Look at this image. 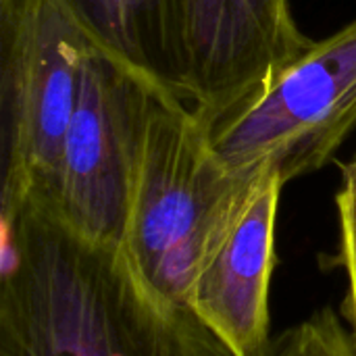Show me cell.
I'll return each mask as SVG.
<instances>
[{
	"label": "cell",
	"instance_id": "1",
	"mask_svg": "<svg viewBox=\"0 0 356 356\" xmlns=\"http://www.w3.org/2000/svg\"><path fill=\"white\" fill-rule=\"evenodd\" d=\"M2 198L0 356H236L163 302L117 246L92 242L27 198Z\"/></svg>",
	"mask_w": 356,
	"mask_h": 356
},
{
	"label": "cell",
	"instance_id": "10",
	"mask_svg": "<svg viewBox=\"0 0 356 356\" xmlns=\"http://www.w3.org/2000/svg\"><path fill=\"white\" fill-rule=\"evenodd\" d=\"M340 217V252L338 265L344 269L346 296L344 319L350 330L356 350V152L342 165V186L336 196Z\"/></svg>",
	"mask_w": 356,
	"mask_h": 356
},
{
	"label": "cell",
	"instance_id": "7",
	"mask_svg": "<svg viewBox=\"0 0 356 356\" xmlns=\"http://www.w3.org/2000/svg\"><path fill=\"white\" fill-rule=\"evenodd\" d=\"M261 171L207 240L190 286L192 315L236 356H261L269 336L275 223L284 190Z\"/></svg>",
	"mask_w": 356,
	"mask_h": 356
},
{
	"label": "cell",
	"instance_id": "4",
	"mask_svg": "<svg viewBox=\"0 0 356 356\" xmlns=\"http://www.w3.org/2000/svg\"><path fill=\"white\" fill-rule=\"evenodd\" d=\"M356 127V19L313 42L263 92L204 127L236 175L265 169L284 184L323 169Z\"/></svg>",
	"mask_w": 356,
	"mask_h": 356
},
{
	"label": "cell",
	"instance_id": "8",
	"mask_svg": "<svg viewBox=\"0 0 356 356\" xmlns=\"http://www.w3.org/2000/svg\"><path fill=\"white\" fill-rule=\"evenodd\" d=\"M100 50L188 104L177 0H58Z\"/></svg>",
	"mask_w": 356,
	"mask_h": 356
},
{
	"label": "cell",
	"instance_id": "2",
	"mask_svg": "<svg viewBox=\"0 0 356 356\" xmlns=\"http://www.w3.org/2000/svg\"><path fill=\"white\" fill-rule=\"evenodd\" d=\"M257 175L232 173L213 154L192 106L159 96L121 246L154 296L192 313L190 286L198 257Z\"/></svg>",
	"mask_w": 356,
	"mask_h": 356
},
{
	"label": "cell",
	"instance_id": "9",
	"mask_svg": "<svg viewBox=\"0 0 356 356\" xmlns=\"http://www.w3.org/2000/svg\"><path fill=\"white\" fill-rule=\"evenodd\" d=\"M261 356H356V350L350 330L340 315L321 309L271 338Z\"/></svg>",
	"mask_w": 356,
	"mask_h": 356
},
{
	"label": "cell",
	"instance_id": "5",
	"mask_svg": "<svg viewBox=\"0 0 356 356\" xmlns=\"http://www.w3.org/2000/svg\"><path fill=\"white\" fill-rule=\"evenodd\" d=\"M92 46L58 0H0L2 196L46 194Z\"/></svg>",
	"mask_w": 356,
	"mask_h": 356
},
{
	"label": "cell",
	"instance_id": "6",
	"mask_svg": "<svg viewBox=\"0 0 356 356\" xmlns=\"http://www.w3.org/2000/svg\"><path fill=\"white\" fill-rule=\"evenodd\" d=\"M188 104L204 127L263 92L315 40L290 0H177Z\"/></svg>",
	"mask_w": 356,
	"mask_h": 356
},
{
	"label": "cell",
	"instance_id": "3",
	"mask_svg": "<svg viewBox=\"0 0 356 356\" xmlns=\"http://www.w3.org/2000/svg\"><path fill=\"white\" fill-rule=\"evenodd\" d=\"M161 94L136 69L92 46L54 177L42 198L27 200L71 232L121 248Z\"/></svg>",
	"mask_w": 356,
	"mask_h": 356
}]
</instances>
